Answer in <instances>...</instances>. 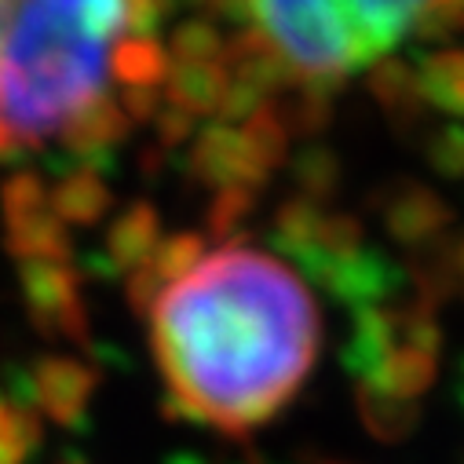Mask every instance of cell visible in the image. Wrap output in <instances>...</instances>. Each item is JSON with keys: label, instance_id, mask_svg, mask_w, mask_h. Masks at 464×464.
Listing matches in <instances>:
<instances>
[{"label": "cell", "instance_id": "cell-1", "mask_svg": "<svg viewBox=\"0 0 464 464\" xmlns=\"http://www.w3.org/2000/svg\"><path fill=\"white\" fill-rule=\"evenodd\" d=\"M165 413L227 435L267 424L318 359V307L296 275L256 249L227 246L172 282L154 311Z\"/></svg>", "mask_w": 464, "mask_h": 464}, {"label": "cell", "instance_id": "cell-2", "mask_svg": "<svg viewBox=\"0 0 464 464\" xmlns=\"http://www.w3.org/2000/svg\"><path fill=\"white\" fill-rule=\"evenodd\" d=\"M0 26V132L19 150L63 132L106 95L129 0H12Z\"/></svg>", "mask_w": 464, "mask_h": 464}, {"label": "cell", "instance_id": "cell-3", "mask_svg": "<svg viewBox=\"0 0 464 464\" xmlns=\"http://www.w3.org/2000/svg\"><path fill=\"white\" fill-rule=\"evenodd\" d=\"M424 0H253L256 30L314 81H336L381 63L420 15Z\"/></svg>", "mask_w": 464, "mask_h": 464}, {"label": "cell", "instance_id": "cell-4", "mask_svg": "<svg viewBox=\"0 0 464 464\" xmlns=\"http://www.w3.org/2000/svg\"><path fill=\"white\" fill-rule=\"evenodd\" d=\"M8 395L63 428H81L95 395V370L77 359L48 355L37 359L26 373H8Z\"/></svg>", "mask_w": 464, "mask_h": 464}, {"label": "cell", "instance_id": "cell-5", "mask_svg": "<svg viewBox=\"0 0 464 464\" xmlns=\"http://www.w3.org/2000/svg\"><path fill=\"white\" fill-rule=\"evenodd\" d=\"M300 267L343 307H377L388 304V296L399 289L402 275L399 267L373 246H355V249H340V253H314L300 260Z\"/></svg>", "mask_w": 464, "mask_h": 464}, {"label": "cell", "instance_id": "cell-6", "mask_svg": "<svg viewBox=\"0 0 464 464\" xmlns=\"http://www.w3.org/2000/svg\"><path fill=\"white\" fill-rule=\"evenodd\" d=\"M187 176L198 187L227 190V187H249L260 190L271 176V169L260 161L256 147L249 143L242 125L212 121L187 154Z\"/></svg>", "mask_w": 464, "mask_h": 464}, {"label": "cell", "instance_id": "cell-7", "mask_svg": "<svg viewBox=\"0 0 464 464\" xmlns=\"http://www.w3.org/2000/svg\"><path fill=\"white\" fill-rule=\"evenodd\" d=\"M23 300L30 318L48 336H70L77 343L88 340V318L81 307L77 271L66 264H23L19 275Z\"/></svg>", "mask_w": 464, "mask_h": 464}, {"label": "cell", "instance_id": "cell-8", "mask_svg": "<svg viewBox=\"0 0 464 464\" xmlns=\"http://www.w3.org/2000/svg\"><path fill=\"white\" fill-rule=\"evenodd\" d=\"M377 205H381L388 235L406 249H424V246L439 242L442 230L450 227V216H453L450 205L431 187L413 183V179L384 183L377 194Z\"/></svg>", "mask_w": 464, "mask_h": 464}, {"label": "cell", "instance_id": "cell-9", "mask_svg": "<svg viewBox=\"0 0 464 464\" xmlns=\"http://www.w3.org/2000/svg\"><path fill=\"white\" fill-rule=\"evenodd\" d=\"M161 242V216L150 201H132L118 219H113V227L106 230V264L113 275H132L140 271L154 246Z\"/></svg>", "mask_w": 464, "mask_h": 464}, {"label": "cell", "instance_id": "cell-10", "mask_svg": "<svg viewBox=\"0 0 464 464\" xmlns=\"http://www.w3.org/2000/svg\"><path fill=\"white\" fill-rule=\"evenodd\" d=\"M395 343H399V314H395V304L359 307L352 314V333H347V343H343L340 359H343L347 373H355L359 381H366Z\"/></svg>", "mask_w": 464, "mask_h": 464}, {"label": "cell", "instance_id": "cell-11", "mask_svg": "<svg viewBox=\"0 0 464 464\" xmlns=\"http://www.w3.org/2000/svg\"><path fill=\"white\" fill-rule=\"evenodd\" d=\"M370 95L377 99V106L384 110V118L395 129H413L424 121V95L417 84V66L402 63V59H381L370 70Z\"/></svg>", "mask_w": 464, "mask_h": 464}, {"label": "cell", "instance_id": "cell-12", "mask_svg": "<svg viewBox=\"0 0 464 464\" xmlns=\"http://www.w3.org/2000/svg\"><path fill=\"white\" fill-rule=\"evenodd\" d=\"M5 238H8V253L19 264H66L70 260V235L66 223L48 208L23 216V219H5Z\"/></svg>", "mask_w": 464, "mask_h": 464}, {"label": "cell", "instance_id": "cell-13", "mask_svg": "<svg viewBox=\"0 0 464 464\" xmlns=\"http://www.w3.org/2000/svg\"><path fill=\"white\" fill-rule=\"evenodd\" d=\"M52 212L70 227H95L110 208V187L99 169H70L48 194Z\"/></svg>", "mask_w": 464, "mask_h": 464}, {"label": "cell", "instance_id": "cell-14", "mask_svg": "<svg viewBox=\"0 0 464 464\" xmlns=\"http://www.w3.org/2000/svg\"><path fill=\"white\" fill-rule=\"evenodd\" d=\"M435 359L439 355L417 352V347H410V343L399 340L392 352L381 359V366L366 381H359V384H370V388H377L384 395H395V399L413 402L417 395H424L431 388V381H435Z\"/></svg>", "mask_w": 464, "mask_h": 464}, {"label": "cell", "instance_id": "cell-15", "mask_svg": "<svg viewBox=\"0 0 464 464\" xmlns=\"http://www.w3.org/2000/svg\"><path fill=\"white\" fill-rule=\"evenodd\" d=\"M333 92L336 81L300 77L293 88H285V99H271V106L278 110L289 136H318L333 118Z\"/></svg>", "mask_w": 464, "mask_h": 464}, {"label": "cell", "instance_id": "cell-16", "mask_svg": "<svg viewBox=\"0 0 464 464\" xmlns=\"http://www.w3.org/2000/svg\"><path fill=\"white\" fill-rule=\"evenodd\" d=\"M227 88V66L223 63H201V66H172L165 77V102L190 113H216Z\"/></svg>", "mask_w": 464, "mask_h": 464}, {"label": "cell", "instance_id": "cell-17", "mask_svg": "<svg viewBox=\"0 0 464 464\" xmlns=\"http://www.w3.org/2000/svg\"><path fill=\"white\" fill-rule=\"evenodd\" d=\"M169 70V48L158 37H121L110 52V77H118L121 88H161Z\"/></svg>", "mask_w": 464, "mask_h": 464}, {"label": "cell", "instance_id": "cell-18", "mask_svg": "<svg viewBox=\"0 0 464 464\" xmlns=\"http://www.w3.org/2000/svg\"><path fill=\"white\" fill-rule=\"evenodd\" d=\"M417 84L428 106L464 118V48H442L417 63Z\"/></svg>", "mask_w": 464, "mask_h": 464}, {"label": "cell", "instance_id": "cell-19", "mask_svg": "<svg viewBox=\"0 0 464 464\" xmlns=\"http://www.w3.org/2000/svg\"><path fill=\"white\" fill-rule=\"evenodd\" d=\"M355 406H359V420L366 424V431H373L384 442L406 439L417 428V420H420L417 402L384 395V392H377L370 384H355Z\"/></svg>", "mask_w": 464, "mask_h": 464}, {"label": "cell", "instance_id": "cell-20", "mask_svg": "<svg viewBox=\"0 0 464 464\" xmlns=\"http://www.w3.org/2000/svg\"><path fill=\"white\" fill-rule=\"evenodd\" d=\"M322 216H325V208L314 205V201H307V198H300V194L289 198V201H282L275 208V219H271V242L282 253H289L293 260H300L314 246V238H318Z\"/></svg>", "mask_w": 464, "mask_h": 464}, {"label": "cell", "instance_id": "cell-21", "mask_svg": "<svg viewBox=\"0 0 464 464\" xmlns=\"http://www.w3.org/2000/svg\"><path fill=\"white\" fill-rule=\"evenodd\" d=\"M41 446V413L0 392V464H26Z\"/></svg>", "mask_w": 464, "mask_h": 464}, {"label": "cell", "instance_id": "cell-22", "mask_svg": "<svg viewBox=\"0 0 464 464\" xmlns=\"http://www.w3.org/2000/svg\"><path fill=\"white\" fill-rule=\"evenodd\" d=\"M201 253H205V238L194 235V230H183V235H161V242L154 246L150 260H147L140 271L165 293V289H169L172 282H179L190 267H198Z\"/></svg>", "mask_w": 464, "mask_h": 464}, {"label": "cell", "instance_id": "cell-23", "mask_svg": "<svg viewBox=\"0 0 464 464\" xmlns=\"http://www.w3.org/2000/svg\"><path fill=\"white\" fill-rule=\"evenodd\" d=\"M293 183L300 198L322 205L340 190V158L329 147H307L293 158Z\"/></svg>", "mask_w": 464, "mask_h": 464}, {"label": "cell", "instance_id": "cell-24", "mask_svg": "<svg viewBox=\"0 0 464 464\" xmlns=\"http://www.w3.org/2000/svg\"><path fill=\"white\" fill-rule=\"evenodd\" d=\"M227 41L208 19H187L172 30L169 41V59L176 66H201V63H223Z\"/></svg>", "mask_w": 464, "mask_h": 464}, {"label": "cell", "instance_id": "cell-25", "mask_svg": "<svg viewBox=\"0 0 464 464\" xmlns=\"http://www.w3.org/2000/svg\"><path fill=\"white\" fill-rule=\"evenodd\" d=\"M253 212H256V190H249V187L216 190L212 205H208V235L219 238V242L235 238L238 230L253 219Z\"/></svg>", "mask_w": 464, "mask_h": 464}, {"label": "cell", "instance_id": "cell-26", "mask_svg": "<svg viewBox=\"0 0 464 464\" xmlns=\"http://www.w3.org/2000/svg\"><path fill=\"white\" fill-rule=\"evenodd\" d=\"M424 158L442 179H464V125H439L424 140Z\"/></svg>", "mask_w": 464, "mask_h": 464}, {"label": "cell", "instance_id": "cell-27", "mask_svg": "<svg viewBox=\"0 0 464 464\" xmlns=\"http://www.w3.org/2000/svg\"><path fill=\"white\" fill-rule=\"evenodd\" d=\"M413 34L417 41H450L464 34V0H424Z\"/></svg>", "mask_w": 464, "mask_h": 464}, {"label": "cell", "instance_id": "cell-28", "mask_svg": "<svg viewBox=\"0 0 464 464\" xmlns=\"http://www.w3.org/2000/svg\"><path fill=\"white\" fill-rule=\"evenodd\" d=\"M0 201H5V219H23V216L48 208V190L37 172L23 169V172L8 176L5 190H0Z\"/></svg>", "mask_w": 464, "mask_h": 464}, {"label": "cell", "instance_id": "cell-29", "mask_svg": "<svg viewBox=\"0 0 464 464\" xmlns=\"http://www.w3.org/2000/svg\"><path fill=\"white\" fill-rule=\"evenodd\" d=\"M154 132H158V143L165 147V150H172V147H183L190 136H194V118L190 113H183V110H176V106H161L158 110V118H154Z\"/></svg>", "mask_w": 464, "mask_h": 464}, {"label": "cell", "instance_id": "cell-30", "mask_svg": "<svg viewBox=\"0 0 464 464\" xmlns=\"http://www.w3.org/2000/svg\"><path fill=\"white\" fill-rule=\"evenodd\" d=\"M208 8H212L223 23L238 26V30L253 23V0H208Z\"/></svg>", "mask_w": 464, "mask_h": 464}, {"label": "cell", "instance_id": "cell-31", "mask_svg": "<svg viewBox=\"0 0 464 464\" xmlns=\"http://www.w3.org/2000/svg\"><path fill=\"white\" fill-rule=\"evenodd\" d=\"M169 464H205V460H198V457H190V453H179V457H172Z\"/></svg>", "mask_w": 464, "mask_h": 464}, {"label": "cell", "instance_id": "cell-32", "mask_svg": "<svg viewBox=\"0 0 464 464\" xmlns=\"http://www.w3.org/2000/svg\"><path fill=\"white\" fill-rule=\"evenodd\" d=\"M8 5H12V0H0V26H5V15H8Z\"/></svg>", "mask_w": 464, "mask_h": 464}, {"label": "cell", "instance_id": "cell-33", "mask_svg": "<svg viewBox=\"0 0 464 464\" xmlns=\"http://www.w3.org/2000/svg\"><path fill=\"white\" fill-rule=\"evenodd\" d=\"M325 464H347V460H325Z\"/></svg>", "mask_w": 464, "mask_h": 464}]
</instances>
